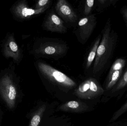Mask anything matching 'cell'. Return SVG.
Instances as JSON below:
<instances>
[{
	"instance_id": "cell-1",
	"label": "cell",
	"mask_w": 127,
	"mask_h": 126,
	"mask_svg": "<svg viewBox=\"0 0 127 126\" xmlns=\"http://www.w3.org/2000/svg\"><path fill=\"white\" fill-rule=\"evenodd\" d=\"M101 35L93 64V72L95 74L102 72L110 64L118 44L119 36L112 26L110 18L106 22Z\"/></svg>"
},
{
	"instance_id": "cell-2",
	"label": "cell",
	"mask_w": 127,
	"mask_h": 126,
	"mask_svg": "<svg viewBox=\"0 0 127 126\" xmlns=\"http://www.w3.org/2000/svg\"><path fill=\"white\" fill-rule=\"evenodd\" d=\"M38 67L42 74L52 83L68 89H72L76 86V83L72 79L50 65L39 62Z\"/></svg>"
},
{
	"instance_id": "cell-3",
	"label": "cell",
	"mask_w": 127,
	"mask_h": 126,
	"mask_svg": "<svg viewBox=\"0 0 127 126\" xmlns=\"http://www.w3.org/2000/svg\"><path fill=\"white\" fill-rule=\"evenodd\" d=\"M104 92V90L96 79L90 78L79 85L75 90L74 94L81 99L92 100L100 96Z\"/></svg>"
},
{
	"instance_id": "cell-4",
	"label": "cell",
	"mask_w": 127,
	"mask_h": 126,
	"mask_svg": "<svg viewBox=\"0 0 127 126\" xmlns=\"http://www.w3.org/2000/svg\"><path fill=\"white\" fill-rule=\"evenodd\" d=\"M125 58H117L113 64L108 72L105 83V91H111L121 77L126 66Z\"/></svg>"
},
{
	"instance_id": "cell-5",
	"label": "cell",
	"mask_w": 127,
	"mask_h": 126,
	"mask_svg": "<svg viewBox=\"0 0 127 126\" xmlns=\"http://www.w3.org/2000/svg\"><path fill=\"white\" fill-rule=\"evenodd\" d=\"M65 44L59 42H46L38 45L36 52L38 54L46 56H59L63 55L66 52Z\"/></svg>"
},
{
	"instance_id": "cell-6",
	"label": "cell",
	"mask_w": 127,
	"mask_h": 126,
	"mask_svg": "<svg viewBox=\"0 0 127 126\" xmlns=\"http://www.w3.org/2000/svg\"><path fill=\"white\" fill-rule=\"evenodd\" d=\"M97 24L95 14H91L81 18L78 23L79 35L81 39L86 41L91 36Z\"/></svg>"
},
{
	"instance_id": "cell-7",
	"label": "cell",
	"mask_w": 127,
	"mask_h": 126,
	"mask_svg": "<svg viewBox=\"0 0 127 126\" xmlns=\"http://www.w3.org/2000/svg\"><path fill=\"white\" fill-rule=\"evenodd\" d=\"M44 27L52 32L63 33L66 31L63 21L54 13H51L48 16L44 23Z\"/></svg>"
},
{
	"instance_id": "cell-8",
	"label": "cell",
	"mask_w": 127,
	"mask_h": 126,
	"mask_svg": "<svg viewBox=\"0 0 127 126\" xmlns=\"http://www.w3.org/2000/svg\"><path fill=\"white\" fill-rule=\"evenodd\" d=\"M55 9L59 15L65 21L74 23L77 20V16L75 12L65 0L58 1Z\"/></svg>"
},
{
	"instance_id": "cell-9",
	"label": "cell",
	"mask_w": 127,
	"mask_h": 126,
	"mask_svg": "<svg viewBox=\"0 0 127 126\" xmlns=\"http://www.w3.org/2000/svg\"><path fill=\"white\" fill-rule=\"evenodd\" d=\"M59 109L63 111L80 113L87 111L89 107L87 104L83 102L71 101L62 104Z\"/></svg>"
},
{
	"instance_id": "cell-10",
	"label": "cell",
	"mask_w": 127,
	"mask_h": 126,
	"mask_svg": "<svg viewBox=\"0 0 127 126\" xmlns=\"http://www.w3.org/2000/svg\"><path fill=\"white\" fill-rule=\"evenodd\" d=\"M127 86V67L117 84L110 91L111 96H115Z\"/></svg>"
},
{
	"instance_id": "cell-11",
	"label": "cell",
	"mask_w": 127,
	"mask_h": 126,
	"mask_svg": "<svg viewBox=\"0 0 127 126\" xmlns=\"http://www.w3.org/2000/svg\"><path fill=\"white\" fill-rule=\"evenodd\" d=\"M101 35H99L95 41V43L90 52L87 60L86 68L88 69L91 66L93 62L95 60L97 53V50L101 40Z\"/></svg>"
},
{
	"instance_id": "cell-12",
	"label": "cell",
	"mask_w": 127,
	"mask_h": 126,
	"mask_svg": "<svg viewBox=\"0 0 127 126\" xmlns=\"http://www.w3.org/2000/svg\"><path fill=\"white\" fill-rule=\"evenodd\" d=\"M46 109V106L42 105L39 107L33 116L30 126H39L42 116Z\"/></svg>"
},
{
	"instance_id": "cell-13",
	"label": "cell",
	"mask_w": 127,
	"mask_h": 126,
	"mask_svg": "<svg viewBox=\"0 0 127 126\" xmlns=\"http://www.w3.org/2000/svg\"><path fill=\"white\" fill-rule=\"evenodd\" d=\"M127 111V101L114 113L110 120V123H112L115 121L119 118Z\"/></svg>"
},
{
	"instance_id": "cell-14",
	"label": "cell",
	"mask_w": 127,
	"mask_h": 126,
	"mask_svg": "<svg viewBox=\"0 0 127 126\" xmlns=\"http://www.w3.org/2000/svg\"><path fill=\"white\" fill-rule=\"evenodd\" d=\"M95 1L94 0H87L86 1L84 11V13L86 16L89 15L92 12L95 4Z\"/></svg>"
},
{
	"instance_id": "cell-15",
	"label": "cell",
	"mask_w": 127,
	"mask_h": 126,
	"mask_svg": "<svg viewBox=\"0 0 127 126\" xmlns=\"http://www.w3.org/2000/svg\"><path fill=\"white\" fill-rule=\"evenodd\" d=\"M118 1L119 0H98V2L102 6V8L105 9L115 5Z\"/></svg>"
},
{
	"instance_id": "cell-16",
	"label": "cell",
	"mask_w": 127,
	"mask_h": 126,
	"mask_svg": "<svg viewBox=\"0 0 127 126\" xmlns=\"http://www.w3.org/2000/svg\"><path fill=\"white\" fill-rule=\"evenodd\" d=\"M50 1L49 0H39L36 3L35 9H37L48 6Z\"/></svg>"
},
{
	"instance_id": "cell-17",
	"label": "cell",
	"mask_w": 127,
	"mask_h": 126,
	"mask_svg": "<svg viewBox=\"0 0 127 126\" xmlns=\"http://www.w3.org/2000/svg\"><path fill=\"white\" fill-rule=\"evenodd\" d=\"M120 13L127 28V6L123 7L120 10Z\"/></svg>"
},
{
	"instance_id": "cell-18",
	"label": "cell",
	"mask_w": 127,
	"mask_h": 126,
	"mask_svg": "<svg viewBox=\"0 0 127 126\" xmlns=\"http://www.w3.org/2000/svg\"><path fill=\"white\" fill-rule=\"evenodd\" d=\"M16 95V92L15 89L13 87L10 86L9 91V97L10 99L13 100L15 98Z\"/></svg>"
},
{
	"instance_id": "cell-19",
	"label": "cell",
	"mask_w": 127,
	"mask_h": 126,
	"mask_svg": "<svg viewBox=\"0 0 127 126\" xmlns=\"http://www.w3.org/2000/svg\"><path fill=\"white\" fill-rule=\"evenodd\" d=\"M10 47L13 52H15L18 50V46L13 41L10 42L9 43Z\"/></svg>"
},
{
	"instance_id": "cell-20",
	"label": "cell",
	"mask_w": 127,
	"mask_h": 126,
	"mask_svg": "<svg viewBox=\"0 0 127 126\" xmlns=\"http://www.w3.org/2000/svg\"></svg>"
}]
</instances>
